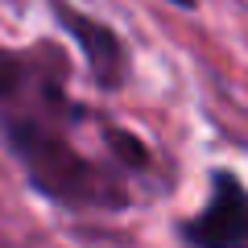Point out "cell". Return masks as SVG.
I'll use <instances>...</instances> for the list:
<instances>
[{
	"label": "cell",
	"mask_w": 248,
	"mask_h": 248,
	"mask_svg": "<svg viewBox=\"0 0 248 248\" xmlns=\"http://www.w3.org/2000/svg\"><path fill=\"white\" fill-rule=\"evenodd\" d=\"M166 4H174V9H186V13L199 9V0H166Z\"/></svg>",
	"instance_id": "4"
},
{
	"label": "cell",
	"mask_w": 248,
	"mask_h": 248,
	"mask_svg": "<svg viewBox=\"0 0 248 248\" xmlns=\"http://www.w3.org/2000/svg\"><path fill=\"white\" fill-rule=\"evenodd\" d=\"M186 248H248V182L236 170H215L199 211L178 223Z\"/></svg>",
	"instance_id": "2"
},
{
	"label": "cell",
	"mask_w": 248,
	"mask_h": 248,
	"mask_svg": "<svg viewBox=\"0 0 248 248\" xmlns=\"http://www.w3.org/2000/svg\"><path fill=\"white\" fill-rule=\"evenodd\" d=\"M46 9L58 21V29L75 42V50L83 54V62L91 71V83L99 91H120L128 83V71H133L128 66V50H124L120 33L108 21L91 17L87 9L71 4V0H46Z\"/></svg>",
	"instance_id": "3"
},
{
	"label": "cell",
	"mask_w": 248,
	"mask_h": 248,
	"mask_svg": "<svg viewBox=\"0 0 248 248\" xmlns=\"http://www.w3.org/2000/svg\"><path fill=\"white\" fill-rule=\"evenodd\" d=\"M108 124L112 116L71 95V71L54 46H0V141L46 203L83 215H116L137 203V178L83 141Z\"/></svg>",
	"instance_id": "1"
}]
</instances>
